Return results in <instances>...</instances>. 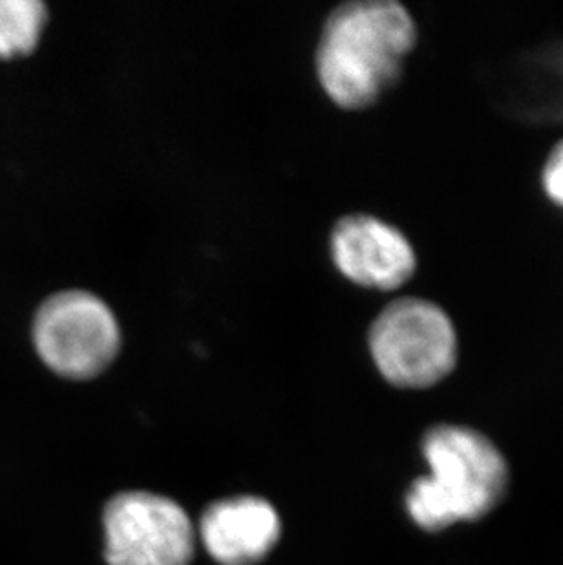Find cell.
Segmentation results:
<instances>
[{
    "label": "cell",
    "mask_w": 563,
    "mask_h": 565,
    "mask_svg": "<svg viewBox=\"0 0 563 565\" xmlns=\"http://www.w3.org/2000/svg\"><path fill=\"white\" fill-rule=\"evenodd\" d=\"M33 342L49 369L66 379L96 377L121 348L116 315L97 295L70 289L54 295L33 320Z\"/></svg>",
    "instance_id": "4"
},
{
    "label": "cell",
    "mask_w": 563,
    "mask_h": 565,
    "mask_svg": "<svg viewBox=\"0 0 563 565\" xmlns=\"http://www.w3.org/2000/svg\"><path fill=\"white\" fill-rule=\"evenodd\" d=\"M540 66L548 75L549 90L543 97V105L534 110V116H549V118H563V44L551 50L540 60Z\"/></svg>",
    "instance_id": "9"
},
{
    "label": "cell",
    "mask_w": 563,
    "mask_h": 565,
    "mask_svg": "<svg viewBox=\"0 0 563 565\" xmlns=\"http://www.w3.org/2000/svg\"><path fill=\"white\" fill-rule=\"evenodd\" d=\"M49 21L39 0H0V60L32 54Z\"/></svg>",
    "instance_id": "8"
},
{
    "label": "cell",
    "mask_w": 563,
    "mask_h": 565,
    "mask_svg": "<svg viewBox=\"0 0 563 565\" xmlns=\"http://www.w3.org/2000/svg\"><path fill=\"white\" fill-rule=\"evenodd\" d=\"M110 565H189L194 529L185 511L169 498L123 492L105 509Z\"/></svg>",
    "instance_id": "5"
},
{
    "label": "cell",
    "mask_w": 563,
    "mask_h": 565,
    "mask_svg": "<svg viewBox=\"0 0 563 565\" xmlns=\"http://www.w3.org/2000/svg\"><path fill=\"white\" fill-rule=\"evenodd\" d=\"M431 472L415 480L406 511L421 529L443 531L454 523L487 516L506 497L509 467L484 434L459 425H439L423 439Z\"/></svg>",
    "instance_id": "2"
},
{
    "label": "cell",
    "mask_w": 563,
    "mask_h": 565,
    "mask_svg": "<svg viewBox=\"0 0 563 565\" xmlns=\"http://www.w3.org/2000/svg\"><path fill=\"white\" fill-rule=\"evenodd\" d=\"M370 352L389 383L399 388H428L456 366V330L439 306L399 299L373 320Z\"/></svg>",
    "instance_id": "3"
},
{
    "label": "cell",
    "mask_w": 563,
    "mask_h": 565,
    "mask_svg": "<svg viewBox=\"0 0 563 565\" xmlns=\"http://www.w3.org/2000/svg\"><path fill=\"white\" fill-rule=\"evenodd\" d=\"M331 256L351 282L378 291L401 288L417 266L408 238L394 225L368 214H351L337 222Z\"/></svg>",
    "instance_id": "6"
},
{
    "label": "cell",
    "mask_w": 563,
    "mask_h": 565,
    "mask_svg": "<svg viewBox=\"0 0 563 565\" xmlns=\"http://www.w3.org/2000/svg\"><path fill=\"white\" fill-rule=\"evenodd\" d=\"M209 555L222 565L261 562L280 539V518L261 498H233L209 507L200 523Z\"/></svg>",
    "instance_id": "7"
},
{
    "label": "cell",
    "mask_w": 563,
    "mask_h": 565,
    "mask_svg": "<svg viewBox=\"0 0 563 565\" xmlns=\"http://www.w3.org/2000/svg\"><path fill=\"white\" fill-rule=\"evenodd\" d=\"M542 183L549 200L563 209V141L549 154L543 167Z\"/></svg>",
    "instance_id": "10"
},
{
    "label": "cell",
    "mask_w": 563,
    "mask_h": 565,
    "mask_svg": "<svg viewBox=\"0 0 563 565\" xmlns=\"http://www.w3.org/2000/svg\"><path fill=\"white\" fill-rule=\"evenodd\" d=\"M415 35L414 19L394 0L339 6L328 17L317 50L320 85L339 107H370L397 83Z\"/></svg>",
    "instance_id": "1"
}]
</instances>
